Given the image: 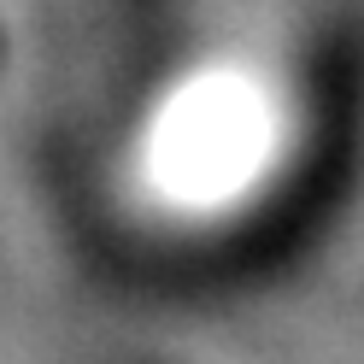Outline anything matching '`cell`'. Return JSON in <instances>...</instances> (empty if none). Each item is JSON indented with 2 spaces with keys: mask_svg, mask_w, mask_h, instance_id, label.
<instances>
[{
  "mask_svg": "<svg viewBox=\"0 0 364 364\" xmlns=\"http://www.w3.org/2000/svg\"><path fill=\"white\" fill-rule=\"evenodd\" d=\"M311 141L317 118L288 65L259 48H218L129 100L82 171V194L100 235L129 259L223 264L294 212Z\"/></svg>",
  "mask_w": 364,
  "mask_h": 364,
  "instance_id": "cell-1",
  "label": "cell"
},
{
  "mask_svg": "<svg viewBox=\"0 0 364 364\" xmlns=\"http://www.w3.org/2000/svg\"><path fill=\"white\" fill-rule=\"evenodd\" d=\"M0 65H6V30H0Z\"/></svg>",
  "mask_w": 364,
  "mask_h": 364,
  "instance_id": "cell-2",
  "label": "cell"
}]
</instances>
